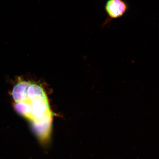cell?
I'll return each instance as SVG.
<instances>
[{
    "label": "cell",
    "instance_id": "obj_2",
    "mask_svg": "<svg viewBox=\"0 0 159 159\" xmlns=\"http://www.w3.org/2000/svg\"><path fill=\"white\" fill-rule=\"evenodd\" d=\"M105 8L109 18L107 21L109 22V20L119 18L124 16L128 11V5L124 0H108Z\"/></svg>",
    "mask_w": 159,
    "mask_h": 159
},
{
    "label": "cell",
    "instance_id": "obj_1",
    "mask_svg": "<svg viewBox=\"0 0 159 159\" xmlns=\"http://www.w3.org/2000/svg\"><path fill=\"white\" fill-rule=\"evenodd\" d=\"M12 95L15 110L30 122L42 143L48 142L53 115L43 89L38 85L23 81L14 87Z\"/></svg>",
    "mask_w": 159,
    "mask_h": 159
}]
</instances>
